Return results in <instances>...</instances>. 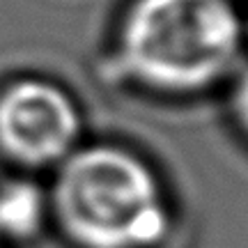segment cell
I'll return each mask as SVG.
<instances>
[{"mask_svg": "<svg viewBox=\"0 0 248 248\" xmlns=\"http://www.w3.org/2000/svg\"><path fill=\"white\" fill-rule=\"evenodd\" d=\"M48 207L80 248H154L170 225L154 170L113 145L71 152L58 166Z\"/></svg>", "mask_w": 248, "mask_h": 248, "instance_id": "2", "label": "cell"}, {"mask_svg": "<svg viewBox=\"0 0 248 248\" xmlns=\"http://www.w3.org/2000/svg\"><path fill=\"white\" fill-rule=\"evenodd\" d=\"M48 214V195L28 179L0 184V237L30 239L42 230Z\"/></svg>", "mask_w": 248, "mask_h": 248, "instance_id": "4", "label": "cell"}, {"mask_svg": "<svg viewBox=\"0 0 248 248\" xmlns=\"http://www.w3.org/2000/svg\"><path fill=\"white\" fill-rule=\"evenodd\" d=\"M244 23L230 0H133L120 26V64L145 88L188 94L232 71Z\"/></svg>", "mask_w": 248, "mask_h": 248, "instance_id": "1", "label": "cell"}, {"mask_svg": "<svg viewBox=\"0 0 248 248\" xmlns=\"http://www.w3.org/2000/svg\"><path fill=\"white\" fill-rule=\"evenodd\" d=\"M232 110L234 117L244 131L248 133V67L241 71L237 80H234V90H232Z\"/></svg>", "mask_w": 248, "mask_h": 248, "instance_id": "5", "label": "cell"}, {"mask_svg": "<svg viewBox=\"0 0 248 248\" xmlns=\"http://www.w3.org/2000/svg\"><path fill=\"white\" fill-rule=\"evenodd\" d=\"M78 138V108L55 83L18 78L0 92V150L16 163L60 166Z\"/></svg>", "mask_w": 248, "mask_h": 248, "instance_id": "3", "label": "cell"}]
</instances>
